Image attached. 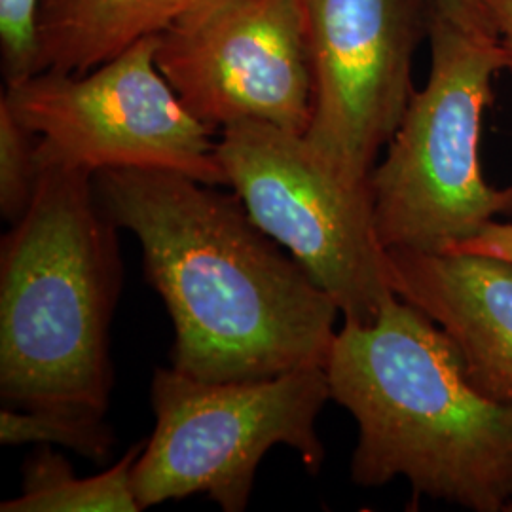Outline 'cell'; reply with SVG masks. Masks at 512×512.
Returning <instances> with one entry per match:
<instances>
[{
  "label": "cell",
  "instance_id": "cell-13",
  "mask_svg": "<svg viewBox=\"0 0 512 512\" xmlns=\"http://www.w3.org/2000/svg\"><path fill=\"white\" fill-rule=\"evenodd\" d=\"M105 412L78 406L2 408L0 442L4 446L59 444L90 461H105L114 446Z\"/></svg>",
  "mask_w": 512,
  "mask_h": 512
},
{
  "label": "cell",
  "instance_id": "cell-6",
  "mask_svg": "<svg viewBox=\"0 0 512 512\" xmlns=\"http://www.w3.org/2000/svg\"><path fill=\"white\" fill-rule=\"evenodd\" d=\"M217 156L249 217L334 298L344 323H372L395 291L368 183L342 177L304 135L264 122L222 129Z\"/></svg>",
  "mask_w": 512,
  "mask_h": 512
},
{
  "label": "cell",
  "instance_id": "cell-1",
  "mask_svg": "<svg viewBox=\"0 0 512 512\" xmlns=\"http://www.w3.org/2000/svg\"><path fill=\"white\" fill-rule=\"evenodd\" d=\"M92 183L103 215L141 243L148 285L173 321L175 370L251 382L327 368L338 304L238 194L154 167L103 169Z\"/></svg>",
  "mask_w": 512,
  "mask_h": 512
},
{
  "label": "cell",
  "instance_id": "cell-8",
  "mask_svg": "<svg viewBox=\"0 0 512 512\" xmlns=\"http://www.w3.org/2000/svg\"><path fill=\"white\" fill-rule=\"evenodd\" d=\"M156 65L184 107L215 131L239 122L308 131L304 0H198L158 35Z\"/></svg>",
  "mask_w": 512,
  "mask_h": 512
},
{
  "label": "cell",
  "instance_id": "cell-18",
  "mask_svg": "<svg viewBox=\"0 0 512 512\" xmlns=\"http://www.w3.org/2000/svg\"><path fill=\"white\" fill-rule=\"evenodd\" d=\"M488 10L497 35L512 55V0H488Z\"/></svg>",
  "mask_w": 512,
  "mask_h": 512
},
{
  "label": "cell",
  "instance_id": "cell-4",
  "mask_svg": "<svg viewBox=\"0 0 512 512\" xmlns=\"http://www.w3.org/2000/svg\"><path fill=\"white\" fill-rule=\"evenodd\" d=\"M431 65L368 186L385 251L448 253L512 215V184L484 177L480 145L494 82L512 55L492 19L429 16Z\"/></svg>",
  "mask_w": 512,
  "mask_h": 512
},
{
  "label": "cell",
  "instance_id": "cell-3",
  "mask_svg": "<svg viewBox=\"0 0 512 512\" xmlns=\"http://www.w3.org/2000/svg\"><path fill=\"white\" fill-rule=\"evenodd\" d=\"M35 198L0 243V395L14 408L107 412L118 228L92 173L38 152Z\"/></svg>",
  "mask_w": 512,
  "mask_h": 512
},
{
  "label": "cell",
  "instance_id": "cell-16",
  "mask_svg": "<svg viewBox=\"0 0 512 512\" xmlns=\"http://www.w3.org/2000/svg\"><path fill=\"white\" fill-rule=\"evenodd\" d=\"M458 253L495 256L512 262V222H490L475 238L463 241L456 249ZM450 253V251H448Z\"/></svg>",
  "mask_w": 512,
  "mask_h": 512
},
{
  "label": "cell",
  "instance_id": "cell-14",
  "mask_svg": "<svg viewBox=\"0 0 512 512\" xmlns=\"http://www.w3.org/2000/svg\"><path fill=\"white\" fill-rule=\"evenodd\" d=\"M38 175V137L0 97V213L10 224L27 213Z\"/></svg>",
  "mask_w": 512,
  "mask_h": 512
},
{
  "label": "cell",
  "instance_id": "cell-12",
  "mask_svg": "<svg viewBox=\"0 0 512 512\" xmlns=\"http://www.w3.org/2000/svg\"><path fill=\"white\" fill-rule=\"evenodd\" d=\"M145 442L135 444L101 475L78 478L73 465L42 446L23 465L21 494L2 501V512H139L131 471Z\"/></svg>",
  "mask_w": 512,
  "mask_h": 512
},
{
  "label": "cell",
  "instance_id": "cell-19",
  "mask_svg": "<svg viewBox=\"0 0 512 512\" xmlns=\"http://www.w3.org/2000/svg\"><path fill=\"white\" fill-rule=\"evenodd\" d=\"M509 512H512V505H511V509H509Z\"/></svg>",
  "mask_w": 512,
  "mask_h": 512
},
{
  "label": "cell",
  "instance_id": "cell-10",
  "mask_svg": "<svg viewBox=\"0 0 512 512\" xmlns=\"http://www.w3.org/2000/svg\"><path fill=\"white\" fill-rule=\"evenodd\" d=\"M385 258L395 294L446 330L476 387L512 404V262L404 249H387Z\"/></svg>",
  "mask_w": 512,
  "mask_h": 512
},
{
  "label": "cell",
  "instance_id": "cell-2",
  "mask_svg": "<svg viewBox=\"0 0 512 512\" xmlns=\"http://www.w3.org/2000/svg\"><path fill=\"white\" fill-rule=\"evenodd\" d=\"M327 374L332 401L359 427L357 486L403 476L416 501L509 511L512 404L476 387L456 342L427 313L395 294L372 323H344Z\"/></svg>",
  "mask_w": 512,
  "mask_h": 512
},
{
  "label": "cell",
  "instance_id": "cell-17",
  "mask_svg": "<svg viewBox=\"0 0 512 512\" xmlns=\"http://www.w3.org/2000/svg\"><path fill=\"white\" fill-rule=\"evenodd\" d=\"M429 16L490 18L488 0H429Z\"/></svg>",
  "mask_w": 512,
  "mask_h": 512
},
{
  "label": "cell",
  "instance_id": "cell-7",
  "mask_svg": "<svg viewBox=\"0 0 512 512\" xmlns=\"http://www.w3.org/2000/svg\"><path fill=\"white\" fill-rule=\"evenodd\" d=\"M158 35L86 74L42 71L2 99L38 137V152L95 175L114 167L179 171L228 186L215 129L186 109L156 65Z\"/></svg>",
  "mask_w": 512,
  "mask_h": 512
},
{
  "label": "cell",
  "instance_id": "cell-5",
  "mask_svg": "<svg viewBox=\"0 0 512 512\" xmlns=\"http://www.w3.org/2000/svg\"><path fill=\"white\" fill-rule=\"evenodd\" d=\"M150 399L154 433L131 471L141 509L202 494L224 512L245 511L260 461L281 444L311 475L323 467L317 418L332 399L325 366L251 382H202L158 368Z\"/></svg>",
  "mask_w": 512,
  "mask_h": 512
},
{
  "label": "cell",
  "instance_id": "cell-9",
  "mask_svg": "<svg viewBox=\"0 0 512 512\" xmlns=\"http://www.w3.org/2000/svg\"><path fill=\"white\" fill-rule=\"evenodd\" d=\"M313 110L304 139L353 183H368L414 95L412 63L429 0H304Z\"/></svg>",
  "mask_w": 512,
  "mask_h": 512
},
{
  "label": "cell",
  "instance_id": "cell-11",
  "mask_svg": "<svg viewBox=\"0 0 512 512\" xmlns=\"http://www.w3.org/2000/svg\"><path fill=\"white\" fill-rule=\"evenodd\" d=\"M198 0H38L40 73L86 74L165 31Z\"/></svg>",
  "mask_w": 512,
  "mask_h": 512
},
{
  "label": "cell",
  "instance_id": "cell-15",
  "mask_svg": "<svg viewBox=\"0 0 512 512\" xmlns=\"http://www.w3.org/2000/svg\"><path fill=\"white\" fill-rule=\"evenodd\" d=\"M38 0H0V52L6 86L40 73Z\"/></svg>",
  "mask_w": 512,
  "mask_h": 512
}]
</instances>
